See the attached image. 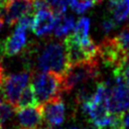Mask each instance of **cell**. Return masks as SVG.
Listing matches in <instances>:
<instances>
[{"label": "cell", "instance_id": "obj_1", "mask_svg": "<svg viewBox=\"0 0 129 129\" xmlns=\"http://www.w3.org/2000/svg\"><path fill=\"white\" fill-rule=\"evenodd\" d=\"M37 68L39 71L53 73L62 78L71 68L63 41L47 42L37 56Z\"/></svg>", "mask_w": 129, "mask_h": 129}, {"label": "cell", "instance_id": "obj_2", "mask_svg": "<svg viewBox=\"0 0 129 129\" xmlns=\"http://www.w3.org/2000/svg\"><path fill=\"white\" fill-rule=\"evenodd\" d=\"M31 86L38 105L60 98L62 93L61 77L53 73L38 71L36 73H31Z\"/></svg>", "mask_w": 129, "mask_h": 129}, {"label": "cell", "instance_id": "obj_3", "mask_svg": "<svg viewBox=\"0 0 129 129\" xmlns=\"http://www.w3.org/2000/svg\"><path fill=\"white\" fill-rule=\"evenodd\" d=\"M99 77L98 59L71 66L67 74L61 78L62 92L69 93L77 86L95 80Z\"/></svg>", "mask_w": 129, "mask_h": 129}, {"label": "cell", "instance_id": "obj_4", "mask_svg": "<svg viewBox=\"0 0 129 129\" xmlns=\"http://www.w3.org/2000/svg\"><path fill=\"white\" fill-rule=\"evenodd\" d=\"M31 73L32 71H24L17 74H10L7 76L4 75L0 84V91L4 99L14 107L21 92L31 79Z\"/></svg>", "mask_w": 129, "mask_h": 129}, {"label": "cell", "instance_id": "obj_5", "mask_svg": "<svg viewBox=\"0 0 129 129\" xmlns=\"http://www.w3.org/2000/svg\"><path fill=\"white\" fill-rule=\"evenodd\" d=\"M99 56L102 61L113 69L129 61V53L117 42L116 37H106L99 44Z\"/></svg>", "mask_w": 129, "mask_h": 129}, {"label": "cell", "instance_id": "obj_6", "mask_svg": "<svg viewBox=\"0 0 129 129\" xmlns=\"http://www.w3.org/2000/svg\"><path fill=\"white\" fill-rule=\"evenodd\" d=\"M109 110L115 115H124L129 110V86L125 83H115L110 89Z\"/></svg>", "mask_w": 129, "mask_h": 129}, {"label": "cell", "instance_id": "obj_7", "mask_svg": "<svg viewBox=\"0 0 129 129\" xmlns=\"http://www.w3.org/2000/svg\"><path fill=\"white\" fill-rule=\"evenodd\" d=\"M15 116L18 123V129H38L43 123V114L41 106L25 107L16 109Z\"/></svg>", "mask_w": 129, "mask_h": 129}, {"label": "cell", "instance_id": "obj_8", "mask_svg": "<svg viewBox=\"0 0 129 129\" xmlns=\"http://www.w3.org/2000/svg\"><path fill=\"white\" fill-rule=\"evenodd\" d=\"M33 0H7L2 18L8 25H14L20 17L28 13H34L32 9Z\"/></svg>", "mask_w": 129, "mask_h": 129}, {"label": "cell", "instance_id": "obj_9", "mask_svg": "<svg viewBox=\"0 0 129 129\" xmlns=\"http://www.w3.org/2000/svg\"><path fill=\"white\" fill-rule=\"evenodd\" d=\"M40 106L43 114V119L49 127L59 126L63 123L66 116V107L60 98L51 100Z\"/></svg>", "mask_w": 129, "mask_h": 129}, {"label": "cell", "instance_id": "obj_10", "mask_svg": "<svg viewBox=\"0 0 129 129\" xmlns=\"http://www.w3.org/2000/svg\"><path fill=\"white\" fill-rule=\"evenodd\" d=\"M27 38L25 30L15 28L14 32L2 41L0 45V50L3 55L10 57L20 53L23 50V48H25Z\"/></svg>", "mask_w": 129, "mask_h": 129}, {"label": "cell", "instance_id": "obj_11", "mask_svg": "<svg viewBox=\"0 0 129 129\" xmlns=\"http://www.w3.org/2000/svg\"><path fill=\"white\" fill-rule=\"evenodd\" d=\"M56 15L49 9L36 11L33 17L32 31L37 36L46 35L53 30Z\"/></svg>", "mask_w": 129, "mask_h": 129}, {"label": "cell", "instance_id": "obj_12", "mask_svg": "<svg viewBox=\"0 0 129 129\" xmlns=\"http://www.w3.org/2000/svg\"><path fill=\"white\" fill-rule=\"evenodd\" d=\"M108 6L117 23L126 20L129 16V0H109Z\"/></svg>", "mask_w": 129, "mask_h": 129}, {"label": "cell", "instance_id": "obj_13", "mask_svg": "<svg viewBox=\"0 0 129 129\" xmlns=\"http://www.w3.org/2000/svg\"><path fill=\"white\" fill-rule=\"evenodd\" d=\"M74 27H75V18L73 16L66 15L64 13L56 15V19L53 27L54 35L56 37H61L67 35L73 30Z\"/></svg>", "mask_w": 129, "mask_h": 129}, {"label": "cell", "instance_id": "obj_14", "mask_svg": "<svg viewBox=\"0 0 129 129\" xmlns=\"http://www.w3.org/2000/svg\"><path fill=\"white\" fill-rule=\"evenodd\" d=\"M33 106H38V103H37L32 86L28 85L21 92V94L16 102L15 109L25 108V107H33Z\"/></svg>", "mask_w": 129, "mask_h": 129}, {"label": "cell", "instance_id": "obj_15", "mask_svg": "<svg viewBox=\"0 0 129 129\" xmlns=\"http://www.w3.org/2000/svg\"><path fill=\"white\" fill-rule=\"evenodd\" d=\"M16 109L15 107L7 102L6 100L0 99V128L5 129L8 123L11 121L13 116L15 115Z\"/></svg>", "mask_w": 129, "mask_h": 129}, {"label": "cell", "instance_id": "obj_16", "mask_svg": "<svg viewBox=\"0 0 129 129\" xmlns=\"http://www.w3.org/2000/svg\"><path fill=\"white\" fill-rule=\"evenodd\" d=\"M75 32L73 33L75 37L79 40L85 39L89 37V30H90V19L88 17H82L78 20L77 24L75 25Z\"/></svg>", "mask_w": 129, "mask_h": 129}, {"label": "cell", "instance_id": "obj_17", "mask_svg": "<svg viewBox=\"0 0 129 129\" xmlns=\"http://www.w3.org/2000/svg\"><path fill=\"white\" fill-rule=\"evenodd\" d=\"M99 0H71L70 7L78 14H82L86 12L89 8L94 6L96 3H99Z\"/></svg>", "mask_w": 129, "mask_h": 129}, {"label": "cell", "instance_id": "obj_18", "mask_svg": "<svg viewBox=\"0 0 129 129\" xmlns=\"http://www.w3.org/2000/svg\"><path fill=\"white\" fill-rule=\"evenodd\" d=\"M70 1L71 0H46L49 9L55 15L63 14L70 5Z\"/></svg>", "mask_w": 129, "mask_h": 129}, {"label": "cell", "instance_id": "obj_19", "mask_svg": "<svg viewBox=\"0 0 129 129\" xmlns=\"http://www.w3.org/2000/svg\"><path fill=\"white\" fill-rule=\"evenodd\" d=\"M33 13H28L23 15L22 17H20L18 19V21L16 22V28L17 29H21V30H27L32 28V24H33Z\"/></svg>", "mask_w": 129, "mask_h": 129}, {"label": "cell", "instance_id": "obj_20", "mask_svg": "<svg viewBox=\"0 0 129 129\" xmlns=\"http://www.w3.org/2000/svg\"><path fill=\"white\" fill-rule=\"evenodd\" d=\"M119 45L129 53V29L122 30L118 35L115 36Z\"/></svg>", "mask_w": 129, "mask_h": 129}, {"label": "cell", "instance_id": "obj_21", "mask_svg": "<svg viewBox=\"0 0 129 129\" xmlns=\"http://www.w3.org/2000/svg\"><path fill=\"white\" fill-rule=\"evenodd\" d=\"M117 26V22L115 21V19H112V18H104L102 21H101V28L104 32L108 33L110 31H112L115 27Z\"/></svg>", "mask_w": 129, "mask_h": 129}, {"label": "cell", "instance_id": "obj_22", "mask_svg": "<svg viewBox=\"0 0 129 129\" xmlns=\"http://www.w3.org/2000/svg\"><path fill=\"white\" fill-rule=\"evenodd\" d=\"M122 129H129V112L122 117Z\"/></svg>", "mask_w": 129, "mask_h": 129}, {"label": "cell", "instance_id": "obj_23", "mask_svg": "<svg viewBox=\"0 0 129 129\" xmlns=\"http://www.w3.org/2000/svg\"><path fill=\"white\" fill-rule=\"evenodd\" d=\"M83 129H102V128H100L99 126H97V125L94 124L93 122H89V123H87V124L84 126Z\"/></svg>", "mask_w": 129, "mask_h": 129}, {"label": "cell", "instance_id": "obj_24", "mask_svg": "<svg viewBox=\"0 0 129 129\" xmlns=\"http://www.w3.org/2000/svg\"><path fill=\"white\" fill-rule=\"evenodd\" d=\"M3 24H4V20H3V18L0 17V32H1V29L3 27Z\"/></svg>", "mask_w": 129, "mask_h": 129}, {"label": "cell", "instance_id": "obj_25", "mask_svg": "<svg viewBox=\"0 0 129 129\" xmlns=\"http://www.w3.org/2000/svg\"><path fill=\"white\" fill-rule=\"evenodd\" d=\"M38 129H50V127L48 126V127H46V128H38Z\"/></svg>", "mask_w": 129, "mask_h": 129}, {"label": "cell", "instance_id": "obj_26", "mask_svg": "<svg viewBox=\"0 0 129 129\" xmlns=\"http://www.w3.org/2000/svg\"><path fill=\"white\" fill-rule=\"evenodd\" d=\"M70 129H79L78 127H72V128H70Z\"/></svg>", "mask_w": 129, "mask_h": 129}, {"label": "cell", "instance_id": "obj_27", "mask_svg": "<svg viewBox=\"0 0 129 129\" xmlns=\"http://www.w3.org/2000/svg\"><path fill=\"white\" fill-rule=\"evenodd\" d=\"M50 129H53V128H52V127H50Z\"/></svg>", "mask_w": 129, "mask_h": 129}]
</instances>
